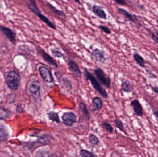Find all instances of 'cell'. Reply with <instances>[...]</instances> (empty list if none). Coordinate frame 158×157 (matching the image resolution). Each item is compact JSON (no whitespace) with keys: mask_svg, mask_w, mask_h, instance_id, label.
Wrapping results in <instances>:
<instances>
[{"mask_svg":"<svg viewBox=\"0 0 158 157\" xmlns=\"http://www.w3.org/2000/svg\"><path fill=\"white\" fill-rule=\"evenodd\" d=\"M118 11L122 15L125 17L127 21L132 22L139 27L142 26V24H141L140 20L135 15L131 14L127 10L123 9V8H119L118 9Z\"/></svg>","mask_w":158,"mask_h":157,"instance_id":"8992f818","label":"cell"},{"mask_svg":"<svg viewBox=\"0 0 158 157\" xmlns=\"http://www.w3.org/2000/svg\"><path fill=\"white\" fill-rule=\"evenodd\" d=\"M153 114L155 116L157 121L158 122V110L156 111L153 112Z\"/></svg>","mask_w":158,"mask_h":157,"instance_id":"d590c367","label":"cell"},{"mask_svg":"<svg viewBox=\"0 0 158 157\" xmlns=\"http://www.w3.org/2000/svg\"><path fill=\"white\" fill-rule=\"evenodd\" d=\"M36 16L38 17L40 19L41 21H42L44 23H45V24L47 25L49 27L51 28L52 29H56V27L55 25H54V23H53L46 16L44 15L43 14H42L41 12H40L36 15Z\"/></svg>","mask_w":158,"mask_h":157,"instance_id":"e0dca14e","label":"cell"},{"mask_svg":"<svg viewBox=\"0 0 158 157\" xmlns=\"http://www.w3.org/2000/svg\"><path fill=\"white\" fill-rule=\"evenodd\" d=\"M92 12L97 16L103 19H107V14L102 6L94 5L92 8Z\"/></svg>","mask_w":158,"mask_h":157,"instance_id":"4fadbf2b","label":"cell"},{"mask_svg":"<svg viewBox=\"0 0 158 157\" xmlns=\"http://www.w3.org/2000/svg\"><path fill=\"white\" fill-rule=\"evenodd\" d=\"M148 33L149 37L151 38L156 42V43L158 44V30L155 29L154 30L148 29Z\"/></svg>","mask_w":158,"mask_h":157,"instance_id":"4316f807","label":"cell"},{"mask_svg":"<svg viewBox=\"0 0 158 157\" xmlns=\"http://www.w3.org/2000/svg\"><path fill=\"white\" fill-rule=\"evenodd\" d=\"M84 74L85 79L87 81H89L95 90L102 97L105 99H107L108 98V93H107L106 89L103 88L100 83L98 81L96 77L86 68H84Z\"/></svg>","mask_w":158,"mask_h":157,"instance_id":"6da1fadb","label":"cell"},{"mask_svg":"<svg viewBox=\"0 0 158 157\" xmlns=\"http://www.w3.org/2000/svg\"><path fill=\"white\" fill-rule=\"evenodd\" d=\"M34 157H56V156L50 150L42 148L36 151Z\"/></svg>","mask_w":158,"mask_h":157,"instance_id":"5bb4252c","label":"cell"},{"mask_svg":"<svg viewBox=\"0 0 158 157\" xmlns=\"http://www.w3.org/2000/svg\"><path fill=\"white\" fill-rule=\"evenodd\" d=\"M52 138V136L49 134H44L38 137L37 142L41 145L46 146L51 143Z\"/></svg>","mask_w":158,"mask_h":157,"instance_id":"ac0fdd59","label":"cell"},{"mask_svg":"<svg viewBox=\"0 0 158 157\" xmlns=\"http://www.w3.org/2000/svg\"><path fill=\"white\" fill-rule=\"evenodd\" d=\"M21 82V77L15 70L9 71L6 76V83L7 87L11 90L18 89Z\"/></svg>","mask_w":158,"mask_h":157,"instance_id":"7a4b0ae2","label":"cell"},{"mask_svg":"<svg viewBox=\"0 0 158 157\" xmlns=\"http://www.w3.org/2000/svg\"><path fill=\"white\" fill-rule=\"evenodd\" d=\"M80 155L81 157H98L97 155L93 152L84 149L80 150Z\"/></svg>","mask_w":158,"mask_h":157,"instance_id":"83f0119b","label":"cell"},{"mask_svg":"<svg viewBox=\"0 0 158 157\" xmlns=\"http://www.w3.org/2000/svg\"><path fill=\"white\" fill-rule=\"evenodd\" d=\"M28 7L29 10L35 15L37 14L39 12H40V10L39 9L37 3L35 1H30V2L28 4Z\"/></svg>","mask_w":158,"mask_h":157,"instance_id":"cb8c5ba5","label":"cell"},{"mask_svg":"<svg viewBox=\"0 0 158 157\" xmlns=\"http://www.w3.org/2000/svg\"><path fill=\"white\" fill-rule=\"evenodd\" d=\"M41 85L39 81H34L30 85V93L33 99L36 102H39L41 100Z\"/></svg>","mask_w":158,"mask_h":157,"instance_id":"277c9868","label":"cell"},{"mask_svg":"<svg viewBox=\"0 0 158 157\" xmlns=\"http://www.w3.org/2000/svg\"><path fill=\"white\" fill-rule=\"evenodd\" d=\"M117 4L121 6H125L127 4V2L124 0H117L114 1Z\"/></svg>","mask_w":158,"mask_h":157,"instance_id":"836d02e7","label":"cell"},{"mask_svg":"<svg viewBox=\"0 0 158 157\" xmlns=\"http://www.w3.org/2000/svg\"><path fill=\"white\" fill-rule=\"evenodd\" d=\"M61 84L62 86L66 90H70L72 88V82L68 77H65L61 78Z\"/></svg>","mask_w":158,"mask_h":157,"instance_id":"603a6c76","label":"cell"},{"mask_svg":"<svg viewBox=\"0 0 158 157\" xmlns=\"http://www.w3.org/2000/svg\"><path fill=\"white\" fill-rule=\"evenodd\" d=\"M79 108L81 109V111L83 113L84 115L87 120L90 119V113L89 111L87 108V106L85 103L83 102H80L79 103Z\"/></svg>","mask_w":158,"mask_h":157,"instance_id":"484cf974","label":"cell"},{"mask_svg":"<svg viewBox=\"0 0 158 157\" xmlns=\"http://www.w3.org/2000/svg\"><path fill=\"white\" fill-rule=\"evenodd\" d=\"M102 126L109 133H112L113 132V128L112 125L106 121H103L102 123Z\"/></svg>","mask_w":158,"mask_h":157,"instance_id":"1f68e13d","label":"cell"},{"mask_svg":"<svg viewBox=\"0 0 158 157\" xmlns=\"http://www.w3.org/2000/svg\"><path fill=\"white\" fill-rule=\"evenodd\" d=\"M92 53L96 61L99 63L105 64L107 61L108 58L106 53L98 48L93 49Z\"/></svg>","mask_w":158,"mask_h":157,"instance_id":"ba28073f","label":"cell"},{"mask_svg":"<svg viewBox=\"0 0 158 157\" xmlns=\"http://www.w3.org/2000/svg\"><path fill=\"white\" fill-rule=\"evenodd\" d=\"M152 90L158 96V87L154 86L151 87Z\"/></svg>","mask_w":158,"mask_h":157,"instance_id":"e575fe53","label":"cell"},{"mask_svg":"<svg viewBox=\"0 0 158 157\" xmlns=\"http://www.w3.org/2000/svg\"><path fill=\"white\" fill-rule=\"evenodd\" d=\"M133 85L128 80L123 81L121 84V89L126 93H131L133 90Z\"/></svg>","mask_w":158,"mask_h":157,"instance_id":"d6986e66","label":"cell"},{"mask_svg":"<svg viewBox=\"0 0 158 157\" xmlns=\"http://www.w3.org/2000/svg\"><path fill=\"white\" fill-rule=\"evenodd\" d=\"M63 123L68 126H72L77 122V117L75 113L72 112H64L62 116Z\"/></svg>","mask_w":158,"mask_h":157,"instance_id":"52a82bcc","label":"cell"},{"mask_svg":"<svg viewBox=\"0 0 158 157\" xmlns=\"http://www.w3.org/2000/svg\"><path fill=\"white\" fill-rule=\"evenodd\" d=\"M51 53L53 55L54 57L58 58V59L62 58L65 61V57L64 54L62 52L58 50L53 49L51 50Z\"/></svg>","mask_w":158,"mask_h":157,"instance_id":"f546056e","label":"cell"},{"mask_svg":"<svg viewBox=\"0 0 158 157\" xmlns=\"http://www.w3.org/2000/svg\"><path fill=\"white\" fill-rule=\"evenodd\" d=\"M68 66L69 71L75 77L78 78L81 77V72L76 61L72 60H69L68 63Z\"/></svg>","mask_w":158,"mask_h":157,"instance_id":"30bf717a","label":"cell"},{"mask_svg":"<svg viewBox=\"0 0 158 157\" xmlns=\"http://www.w3.org/2000/svg\"><path fill=\"white\" fill-rule=\"evenodd\" d=\"M48 118L49 120L54 122H56L57 123H60L61 121L59 118V114L57 112L54 111H51L48 112Z\"/></svg>","mask_w":158,"mask_h":157,"instance_id":"d4e9b609","label":"cell"},{"mask_svg":"<svg viewBox=\"0 0 158 157\" xmlns=\"http://www.w3.org/2000/svg\"><path fill=\"white\" fill-rule=\"evenodd\" d=\"M39 72L43 80L48 84H52L54 82L52 74L50 70L44 66H40Z\"/></svg>","mask_w":158,"mask_h":157,"instance_id":"5b68a950","label":"cell"},{"mask_svg":"<svg viewBox=\"0 0 158 157\" xmlns=\"http://www.w3.org/2000/svg\"><path fill=\"white\" fill-rule=\"evenodd\" d=\"M92 104H93V106L91 108V110L93 112L101 109L103 106L102 100L98 97H95L92 100Z\"/></svg>","mask_w":158,"mask_h":157,"instance_id":"2e32d148","label":"cell"},{"mask_svg":"<svg viewBox=\"0 0 158 157\" xmlns=\"http://www.w3.org/2000/svg\"><path fill=\"white\" fill-rule=\"evenodd\" d=\"M75 2H78V3H80V1H75Z\"/></svg>","mask_w":158,"mask_h":157,"instance_id":"8d00e7d4","label":"cell"},{"mask_svg":"<svg viewBox=\"0 0 158 157\" xmlns=\"http://www.w3.org/2000/svg\"><path fill=\"white\" fill-rule=\"evenodd\" d=\"M94 73L101 84L107 88H110L111 85V79L110 77L107 76L103 69L98 67L94 70Z\"/></svg>","mask_w":158,"mask_h":157,"instance_id":"3957f363","label":"cell"},{"mask_svg":"<svg viewBox=\"0 0 158 157\" xmlns=\"http://www.w3.org/2000/svg\"><path fill=\"white\" fill-rule=\"evenodd\" d=\"M131 106L132 107L135 113L139 117H143V108L139 100L136 99L134 100L131 102Z\"/></svg>","mask_w":158,"mask_h":157,"instance_id":"7c38bea8","label":"cell"},{"mask_svg":"<svg viewBox=\"0 0 158 157\" xmlns=\"http://www.w3.org/2000/svg\"><path fill=\"white\" fill-rule=\"evenodd\" d=\"M0 31L10 41L13 45H15L16 42V34L11 29L3 26H0Z\"/></svg>","mask_w":158,"mask_h":157,"instance_id":"9c48e42d","label":"cell"},{"mask_svg":"<svg viewBox=\"0 0 158 157\" xmlns=\"http://www.w3.org/2000/svg\"><path fill=\"white\" fill-rule=\"evenodd\" d=\"M9 136V132L7 128L4 124L0 123V142H6Z\"/></svg>","mask_w":158,"mask_h":157,"instance_id":"9a60e30c","label":"cell"},{"mask_svg":"<svg viewBox=\"0 0 158 157\" xmlns=\"http://www.w3.org/2000/svg\"><path fill=\"white\" fill-rule=\"evenodd\" d=\"M133 57L134 60L140 67L143 68H145L146 62L144 59L140 54L137 53H134Z\"/></svg>","mask_w":158,"mask_h":157,"instance_id":"ffe728a7","label":"cell"},{"mask_svg":"<svg viewBox=\"0 0 158 157\" xmlns=\"http://www.w3.org/2000/svg\"><path fill=\"white\" fill-rule=\"evenodd\" d=\"M39 51H40L44 61L46 63L48 64L50 66H52V67H54V68H58V65L56 63L55 61L54 60L53 58L50 54H48L44 50L41 49V48H40Z\"/></svg>","mask_w":158,"mask_h":157,"instance_id":"8fae6325","label":"cell"},{"mask_svg":"<svg viewBox=\"0 0 158 157\" xmlns=\"http://www.w3.org/2000/svg\"><path fill=\"white\" fill-rule=\"evenodd\" d=\"M47 6H48L49 8L56 15L60 17L61 18H65L66 17V15L64 13V11L62 10H59V9L56 8L55 6H54L53 5H52L51 3L47 2Z\"/></svg>","mask_w":158,"mask_h":157,"instance_id":"44dd1931","label":"cell"},{"mask_svg":"<svg viewBox=\"0 0 158 157\" xmlns=\"http://www.w3.org/2000/svg\"><path fill=\"white\" fill-rule=\"evenodd\" d=\"M88 141H89V143L93 146L97 145L99 142L98 137L93 134L89 135V137H88Z\"/></svg>","mask_w":158,"mask_h":157,"instance_id":"f1b7e54d","label":"cell"},{"mask_svg":"<svg viewBox=\"0 0 158 157\" xmlns=\"http://www.w3.org/2000/svg\"><path fill=\"white\" fill-rule=\"evenodd\" d=\"M114 122H115V124H116L117 128H118L121 131L124 133H126L125 129H124V125H123V122L118 118H116Z\"/></svg>","mask_w":158,"mask_h":157,"instance_id":"4dcf8cb0","label":"cell"},{"mask_svg":"<svg viewBox=\"0 0 158 157\" xmlns=\"http://www.w3.org/2000/svg\"><path fill=\"white\" fill-rule=\"evenodd\" d=\"M11 113L7 109L0 106V120H6L11 117Z\"/></svg>","mask_w":158,"mask_h":157,"instance_id":"7402d4cb","label":"cell"},{"mask_svg":"<svg viewBox=\"0 0 158 157\" xmlns=\"http://www.w3.org/2000/svg\"><path fill=\"white\" fill-rule=\"evenodd\" d=\"M98 28L100 29L101 30H102L103 32H105L107 35H110L111 33V31L110 29L106 26H104V25H99L98 26Z\"/></svg>","mask_w":158,"mask_h":157,"instance_id":"d6a6232c","label":"cell"}]
</instances>
